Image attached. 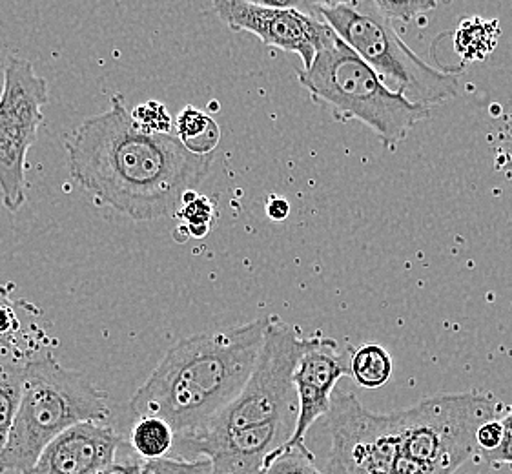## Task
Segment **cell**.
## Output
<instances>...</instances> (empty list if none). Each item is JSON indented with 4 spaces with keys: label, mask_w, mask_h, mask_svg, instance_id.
<instances>
[{
    "label": "cell",
    "mask_w": 512,
    "mask_h": 474,
    "mask_svg": "<svg viewBox=\"0 0 512 474\" xmlns=\"http://www.w3.org/2000/svg\"><path fill=\"white\" fill-rule=\"evenodd\" d=\"M354 0H316L314 2V8L319 10V8H339V6H347V4H352Z\"/></svg>",
    "instance_id": "obj_29"
},
{
    "label": "cell",
    "mask_w": 512,
    "mask_h": 474,
    "mask_svg": "<svg viewBox=\"0 0 512 474\" xmlns=\"http://www.w3.org/2000/svg\"><path fill=\"white\" fill-rule=\"evenodd\" d=\"M141 464H143V460H137V458H128L123 462L113 460L112 464L104 465L93 474H137L141 469Z\"/></svg>",
    "instance_id": "obj_26"
},
{
    "label": "cell",
    "mask_w": 512,
    "mask_h": 474,
    "mask_svg": "<svg viewBox=\"0 0 512 474\" xmlns=\"http://www.w3.org/2000/svg\"><path fill=\"white\" fill-rule=\"evenodd\" d=\"M174 132L179 143L194 155L214 154L221 141V130L214 117L195 106H185L179 112Z\"/></svg>",
    "instance_id": "obj_14"
},
{
    "label": "cell",
    "mask_w": 512,
    "mask_h": 474,
    "mask_svg": "<svg viewBox=\"0 0 512 474\" xmlns=\"http://www.w3.org/2000/svg\"><path fill=\"white\" fill-rule=\"evenodd\" d=\"M212 464L208 458H181V456H164L157 460H143L137 474H210Z\"/></svg>",
    "instance_id": "obj_23"
},
{
    "label": "cell",
    "mask_w": 512,
    "mask_h": 474,
    "mask_svg": "<svg viewBox=\"0 0 512 474\" xmlns=\"http://www.w3.org/2000/svg\"><path fill=\"white\" fill-rule=\"evenodd\" d=\"M263 8H279V10H305L316 11L308 0H245Z\"/></svg>",
    "instance_id": "obj_25"
},
{
    "label": "cell",
    "mask_w": 512,
    "mask_h": 474,
    "mask_svg": "<svg viewBox=\"0 0 512 474\" xmlns=\"http://www.w3.org/2000/svg\"><path fill=\"white\" fill-rule=\"evenodd\" d=\"M70 177L101 203L134 221L175 216L188 190L205 181L214 154L194 155L175 134H146L135 126L121 93L110 108L64 139Z\"/></svg>",
    "instance_id": "obj_1"
},
{
    "label": "cell",
    "mask_w": 512,
    "mask_h": 474,
    "mask_svg": "<svg viewBox=\"0 0 512 474\" xmlns=\"http://www.w3.org/2000/svg\"><path fill=\"white\" fill-rule=\"evenodd\" d=\"M394 361L378 343H365L350 358V374L365 389H379L389 382Z\"/></svg>",
    "instance_id": "obj_17"
},
{
    "label": "cell",
    "mask_w": 512,
    "mask_h": 474,
    "mask_svg": "<svg viewBox=\"0 0 512 474\" xmlns=\"http://www.w3.org/2000/svg\"><path fill=\"white\" fill-rule=\"evenodd\" d=\"M347 374H350L349 358L339 351L338 341L308 338L292 376L297 398L294 433L279 449H308L305 444L308 431L327 416L336 385Z\"/></svg>",
    "instance_id": "obj_11"
},
{
    "label": "cell",
    "mask_w": 512,
    "mask_h": 474,
    "mask_svg": "<svg viewBox=\"0 0 512 474\" xmlns=\"http://www.w3.org/2000/svg\"><path fill=\"white\" fill-rule=\"evenodd\" d=\"M308 2H310V6L314 8V2H316V0H308ZM314 10H316V8H314Z\"/></svg>",
    "instance_id": "obj_31"
},
{
    "label": "cell",
    "mask_w": 512,
    "mask_h": 474,
    "mask_svg": "<svg viewBox=\"0 0 512 474\" xmlns=\"http://www.w3.org/2000/svg\"><path fill=\"white\" fill-rule=\"evenodd\" d=\"M24 363L26 361L0 351V453L8 444L11 427L19 411Z\"/></svg>",
    "instance_id": "obj_15"
},
{
    "label": "cell",
    "mask_w": 512,
    "mask_h": 474,
    "mask_svg": "<svg viewBox=\"0 0 512 474\" xmlns=\"http://www.w3.org/2000/svg\"><path fill=\"white\" fill-rule=\"evenodd\" d=\"M505 433H503V425L500 420H489L482 423L478 433H476V444H478V453L482 451H492L498 445L502 444Z\"/></svg>",
    "instance_id": "obj_24"
},
{
    "label": "cell",
    "mask_w": 512,
    "mask_h": 474,
    "mask_svg": "<svg viewBox=\"0 0 512 474\" xmlns=\"http://www.w3.org/2000/svg\"><path fill=\"white\" fill-rule=\"evenodd\" d=\"M305 345L307 338H301L296 327L277 316H267L256 365L243 391L201 433H226L281 418H297L292 376Z\"/></svg>",
    "instance_id": "obj_7"
},
{
    "label": "cell",
    "mask_w": 512,
    "mask_h": 474,
    "mask_svg": "<svg viewBox=\"0 0 512 474\" xmlns=\"http://www.w3.org/2000/svg\"><path fill=\"white\" fill-rule=\"evenodd\" d=\"M500 39L498 21H487L482 17H472L461 21L454 33V50L463 61H483L491 55Z\"/></svg>",
    "instance_id": "obj_16"
},
{
    "label": "cell",
    "mask_w": 512,
    "mask_h": 474,
    "mask_svg": "<svg viewBox=\"0 0 512 474\" xmlns=\"http://www.w3.org/2000/svg\"><path fill=\"white\" fill-rule=\"evenodd\" d=\"M48 101L46 79L30 61L11 55L0 92V196L13 214L26 203V155L37 141Z\"/></svg>",
    "instance_id": "obj_8"
},
{
    "label": "cell",
    "mask_w": 512,
    "mask_h": 474,
    "mask_svg": "<svg viewBox=\"0 0 512 474\" xmlns=\"http://www.w3.org/2000/svg\"><path fill=\"white\" fill-rule=\"evenodd\" d=\"M121 447L123 438L112 427L77 423L53 438L26 474H93L112 464Z\"/></svg>",
    "instance_id": "obj_12"
},
{
    "label": "cell",
    "mask_w": 512,
    "mask_h": 474,
    "mask_svg": "<svg viewBox=\"0 0 512 474\" xmlns=\"http://www.w3.org/2000/svg\"><path fill=\"white\" fill-rule=\"evenodd\" d=\"M325 418L330 434L325 474H392L400 456L394 413H372L354 394L339 392Z\"/></svg>",
    "instance_id": "obj_9"
},
{
    "label": "cell",
    "mask_w": 512,
    "mask_h": 474,
    "mask_svg": "<svg viewBox=\"0 0 512 474\" xmlns=\"http://www.w3.org/2000/svg\"><path fill=\"white\" fill-rule=\"evenodd\" d=\"M263 474H325L310 449H277L268 456Z\"/></svg>",
    "instance_id": "obj_20"
},
{
    "label": "cell",
    "mask_w": 512,
    "mask_h": 474,
    "mask_svg": "<svg viewBox=\"0 0 512 474\" xmlns=\"http://www.w3.org/2000/svg\"><path fill=\"white\" fill-rule=\"evenodd\" d=\"M130 442L135 453L143 460L164 458L175 447V433L168 423L155 418L143 416L137 418V423L130 434Z\"/></svg>",
    "instance_id": "obj_18"
},
{
    "label": "cell",
    "mask_w": 512,
    "mask_h": 474,
    "mask_svg": "<svg viewBox=\"0 0 512 474\" xmlns=\"http://www.w3.org/2000/svg\"><path fill=\"white\" fill-rule=\"evenodd\" d=\"M482 456L487 462H498V464L512 465V438L505 436L502 444L492 451H482Z\"/></svg>",
    "instance_id": "obj_27"
},
{
    "label": "cell",
    "mask_w": 512,
    "mask_h": 474,
    "mask_svg": "<svg viewBox=\"0 0 512 474\" xmlns=\"http://www.w3.org/2000/svg\"><path fill=\"white\" fill-rule=\"evenodd\" d=\"M370 4L389 21L409 24L421 15L438 8V0H369Z\"/></svg>",
    "instance_id": "obj_22"
},
{
    "label": "cell",
    "mask_w": 512,
    "mask_h": 474,
    "mask_svg": "<svg viewBox=\"0 0 512 474\" xmlns=\"http://www.w3.org/2000/svg\"><path fill=\"white\" fill-rule=\"evenodd\" d=\"M267 216L272 221H285L290 216V203L285 197L270 196L267 203Z\"/></svg>",
    "instance_id": "obj_28"
},
{
    "label": "cell",
    "mask_w": 512,
    "mask_h": 474,
    "mask_svg": "<svg viewBox=\"0 0 512 474\" xmlns=\"http://www.w3.org/2000/svg\"><path fill=\"white\" fill-rule=\"evenodd\" d=\"M267 318L177 341L130 400L137 416H155L175 440L201 433L243 391L263 343Z\"/></svg>",
    "instance_id": "obj_2"
},
{
    "label": "cell",
    "mask_w": 512,
    "mask_h": 474,
    "mask_svg": "<svg viewBox=\"0 0 512 474\" xmlns=\"http://www.w3.org/2000/svg\"><path fill=\"white\" fill-rule=\"evenodd\" d=\"M500 405L485 394H443L394 413L400 456L427 473L454 474L478 453L476 433Z\"/></svg>",
    "instance_id": "obj_6"
},
{
    "label": "cell",
    "mask_w": 512,
    "mask_h": 474,
    "mask_svg": "<svg viewBox=\"0 0 512 474\" xmlns=\"http://www.w3.org/2000/svg\"><path fill=\"white\" fill-rule=\"evenodd\" d=\"M11 285H0V351L22 361L52 351V340L37 320L41 309L26 299L11 298Z\"/></svg>",
    "instance_id": "obj_13"
},
{
    "label": "cell",
    "mask_w": 512,
    "mask_h": 474,
    "mask_svg": "<svg viewBox=\"0 0 512 474\" xmlns=\"http://www.w3.org/2000/svg\"><path fill=\"white\" fill-rule=\"evenodd\" d=\"M310 99L341 124L361 123L394 152L431 108L414 104L389 90L358 53L334 35L307 70L297 73Z\"/></svg>",
    "instance_id": "obj_4"
},
{
    "label": "cell",
    "mask_w": 512,
    "mask_h": 474,
    "mask_svg": "<svg viewBox=\"0 0 512 474\" xmlns=\"http://www.w3.org/2000/svg\"><path fill=\"white\" fill-rule=\"evenodd\" d=\"M110 414L108 392L82 372L62 367L52 351L26 361L19 411L0 453V473H28L53 438L77 423L106 422Z\"/></svg>",
    "instance_id": "obj_3"
},
{
    "label": "cell",
    "mask_w": 512,
    "mask_h": 474,
    "mask_svg": "<svg viewBox=\"0 0 512 474\" xmlns=\"http://www.w3.org/2000/svg\"><path fill=\"white\" fill-rule=\"evenodd\" d=\"M341 41L378 73L381 83L407 101L431 108L460 95L456 73L432 68L403 42L400 33L369 0H354L339 8H319Z\"/></svg>",
    "instance_id": "obj_5"
},
{
    "label": "cell",
    "mask_w": 512,
    "mask_h": 474,
    "mask_svg": "<svg viewBox=\"0 0 512 474\" xmlns=\"http://www.w3.org/2000/svg\"><path fill=\"white\" fill-rule=\"evenodd\" d=\"M503 425V433H505V436H511L512 438V409L511 413L507 414L505 418L502 420Z\"/></svg>",
    "instance_id": "obj_30"
},
{
    "label": "cell",
    "mask_w": 512,
    "mask_h": 474,
    "mask_svg": "<svg viewBox=\"0 0 512 474\" xmlns=\"http://www.w3.org/2000/svg\"><path fill=\"white\" fill-rule=\"evenodd\" d=\"M174 217L181 221L179 227L185 230L186 236L203 239L212 230L216 207L210 197L201 196L195 190H188L181 199V207L175 212Z\"/></svg>",
    "instance_id": "obj_19"
},
{
    "label": "cell",
    "mask_w": 512,
    "mask_h": 474,
    "mask_svg": "<svg viewBox=\"0 0 512 474\" xmlns=\"http://www.w3.org/2000/svg\"><path fill=\"white\" fill-rule=\"evenodd\" d=\"M214 11L230 30L250 33L268 48L296 53L303 70L336 35L318 11L263 8L245 0H214Z\"/></svg>",
    "instance_id": "obj_10"
},
{
    "label": "cell",
    "mask_w": 512,
    "mask_h": 474,
    "mask_svg": "<svg viewBox=\"0 0 512 474\" xmlns=\"http://www.w3.org/2000/svg\"><path fill=\"white\" fill-rule=\"evenodd\" d=\"M135 126L146 134H174V121L168 108L159 101H146L130 112Z\"/></svg>",
    "instance_id": "obj_21"
}]
</instances>
